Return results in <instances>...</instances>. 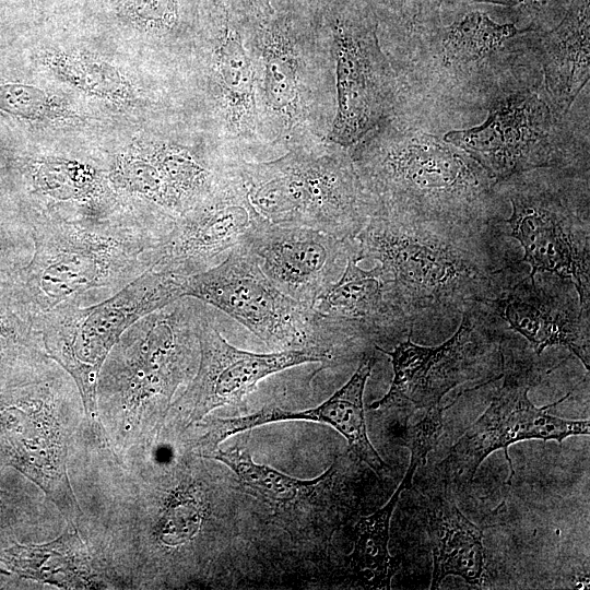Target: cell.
<instances>
[{
  "instance_id": "obj_27",
  "label": "cell",
  "mask_w": 590,
  "mask_h": 590,
  "mask_svg": "<svg viewBox=\"0 0 590 590\" xmlns=\"http://www.w3.org/2000/svg\"><path fill=\"white\" fill-rule=\"evenodd\" d=\"M262 47L269 105L292 117L297 109L299 90L296 54L286 22L275 21L266 27Z\"/></svg>"
},
{
  "instance_id": "obj_3",
  "label": "cell",
  "mask_w": 590,
  "mask_h": 590,
  "mask_svg": "<svg viewBox=\"0 0 590 590\" xmlns=\"http://www.w3.org/2000/svg\"><path fill=\"white\" fill-rule=\"evenodd\" d=\"M356 144L351 158L371 216L475 228L502 216L496 180L436 133L393 116Z\"/></svg>"
},
{
  "instance_id": "obj_25",
  "label": "cell",
  "mask_w": 590,
  "mask_h": 590,
  "mask_svg": "<svg viewBox=\"0 0 590 590\" xmlns=\"http://www.w3.org/2000/svg\"><path fill=\"white\" fill-rule=\"evenodd\" d=\"M205 458L221 461L238 476L243 488L282 516H299L311 507H321V496L334 480V464L312 480H298L268 465L253 462L241 447L216 448Z\"/></svg>"
},
{
  "instance_id": "obj_6",
  "label": "cell",
  "mask_w": 590,
  "mask_h": 590,
  "mask_svg": "<svg viewBox=\"0 0 590 590\" xmlns=\"http://www.w3.org/2000/svg\"><path fill=\"white\" fill-rule=\"evenodd\" d=\"M511 205L488 227L518 240L529 276L547 272L569 280L590 311L589 172L535 168L495 182Z\"/></svg>"
},
{
  "instance_id": "obj_12",
  "label": "cell",
  "mask_w": 590,
  "mask_h": 590,
  "mask_svg": "<svg viewBox=\"0 0 590 590\" xmlns=\"http://www.w3.org/2000/svg\"><path fill=\"white\" fill-rule=\"evenodd\" d=\"M78 393L73 379L55 364L0 406L11 463L43 489L72 526L82 510L68 476L69 430L61 417Z\"/></svg>"
},
{
  "instance_id": "obj_24",
  "label": "cell",
  "mask_w": 590,
  "mask_h": 590,
  "mask_svg": "<svg viewBox=\"0 0 590 590\" xmlns=\"http://www.w3.org/2000/svg\"><path fill=\"white\" fill-rule=\"evenodd\" d=\"M428 534L433 548L430 589L439 588L448 576H458L480 587L485 568L482 530L472 523L449 497L430 500Z\"/></svg>"
},
{
  "instance_id": "obj_33",
  "label": "cell",
  "mask_w": 590,
  "mask_h": 590,
  "mask_svg": "<svg viewBox=\"0 0 590 590\" xmlns=\"http://www.w3.org/2000/svg\"><path fill=\"white\" fill-rule=\"evenodd\" d=\"M251 2L257 9L262 10L267 15H271L273 13L270 0H251Z\"/></svg>"
},
{
  "instance_id": "obj_1",
  "label": "cell",
  "mask_w": 590,
  "mask_h": 590,
  "mask_svg": "<svg viewBox=\"0 0 590 590\" xmlns=\"http://www.w3.org/2000/svg\"><path fill=\"white\" fill-rule=\"evenodd\" d=\"M531 33L469 11L446 25L435 14L397 37L394 116L433 133L455 130L505 94L540 85Z\"/></svg>"
},
{
  "instance_id": "obj_16",
  "label": "cell",
  "mask_w": 590,
  "mask_h": 590,
  "mask_svg": "<svg viewBox=\"0 0 590 590\" xmlns=\"http://www.w3.org/2000/svg\"><path fill=\"white\" fill-rule=\"evenodd\" d=\"M497 326L524 338L536 355L565 346L590 367V312L574 284L547 272L520 274L495 297L479 302Z\"/></svg>"
},
{
  "instance_id": "obj_15",
  "label": "cell",
  "mask_w": 590,
  "mask_h": 590,
  "mask_svg": "<svg viewBox=\"0 0 590 590\" xmlns=\"http://www.w3.org/2000/svg\"><path fill=\"white\" fill-rule=\"evenodd\" d=\"M200 357L197 370L182 393L170 404L179 434L201 422L214 409L234 405L252 392L263 378L306 363L331 362L334 357L316 350H284L253 353L227 342L217 329L211 309L202 303L199 316Z\"/></svg>"
},
{
  "instance_id": "obj_7",
  "label": "cell",
  "mask_w": 590,
  "mask_h": 590,
  "mask_svg": "<svg viewBox=\"0 0 590 590\" xmlns=\"http://www.w3.org/2000/svg\"><path fill=\"white\" fill-rule=\"evenodd\" d=\"M486 114L481 125L448 131L444 139L496 181L535 168L589 172V107L560 115L536 85L505 94Z\"/></svg>"
},
{
  "instance_id": "obj_30",
  "label": "cell",
  "mask_w": 590,
  "mask_h": 590,
  "mask_svg": "<svg viewBox=\"0 0 590 590\" xmlns=\"http://www.w3.org/2000/svg\"><path fill=\"white\" fill-rule=\"evenodd\" d=\"M0 110L25 119L47 114V97L34 86L20 83L0 84Z\"/></svg>"
},
{
  "instance_id": "obj_20",
  "label": "cell",
  "mask_w": 590,
  "mask_h": 590,
  "mask_svg": "<svg viewBox=\"0 0 590 590\" xmlns=\"http://www.w3.org/2000/svg\"><path fill=\"white\" fill-rule=\"evenodd\" d=\"M358 248L347 259L341 276L311 304L318 319L334 334L356 344L411 334L388 299L379 267L364 270Z\"/></svg>"
},
{
  "instance_id": "obj_21",
  "label": "cell",
  "mask_w": 590,
  "mask_h": 590,
  "mask_svg": "<svg viewBox=\"0 0 590 590\" xmlns=\"http://www.w3.org/2000/svg\"><path fill=\"white\" fill-rule=\"evenodd\" d=\"M134 507L128 534L133 552L144 553L145 559L152 551L173 554L193 542L208 521L210 504L203 486L184 476L170 486L140 492Z\"/></svg>"
},
{
  "instance_id": "obj_14",
  "label": "cell",
  "mask_w": 590,
  "mask_h": 590,
  "mask_svg": "<svg viewBox=\"0 0 590 590\" xmlns=\"http://www.w3.org/2000/svg\"><path fill=\"white\" fill-rule=\"evenodd\" d=\"M332 34L338 110L330 140L350 146L396 115L398 80L380 50L376 25L366 10H339L332 20Z\"/></svg>"
},
{
  "instance_id": "obj_22",
  "label": "cell",
  "mask_w": 590,
  "mask_h": 590,
  "mask_svg": "<svg viewBox=\"0 0 590 590\" xmlns=\"http://www.w3.org/2000/svg\"><path fill=\"white\" fill-rule=\"evenodd\" d=\"M589 13V0H574L553 28L531 33L540 91L560 115L575 105L590 76Z\"/></svg>"
},
{
  "instance_id": "obj_23",
  "label": "cell",
  "mask_w": 590,
  "mask_h": 590,
  "mask_svg": "<svg viewBox=\"0 0 590 590\" xmlns=\"http://www.w3.org/2000/svg\"><path fill=\"white\" fill-rule=\"evenodd\" d=\"M0 564L12 573L62 589L105 588V575L76 528L45 544L0 550Z\"/></svg>"
},
{
  "instance_id": "obj_17",
  "label": "cell",
  "mask_w": 590,
  "mask_h": 590,
  "mask_svg": "<svg viewBox=\"0 0 590 590\" xmlns=\"http://www.w3.org/2000/svg\"><path fill=\"white\" fill-rule=\"evenodd\" d=\"M266 221L251 205L239 176L175 220L154 251L153 271L192 275L244 245Z\"/></svg>"
},
{
  "instance_id": "obj_2",
  "label": "cell",
  "mask_w": 590,
  "mask_h": 590,
  "mask_svg": "<svg viewBox=\"0 0 590 590\" xmlns=\"http://www.w3.org/2000/svg\"><path fill=\"white\" fill-rule=\"evenodd\" d=\"M355 240L362 260L378 261L388 299L411 335L456 328L464 310L522 274L488 226L371 216Z\"/></svg>"
},
{
  "instance_id": "obj_9",
  "label": "cell",
  "mask_w": 590,
  "mask_h": 590,
  "mask_svg": "<svg viewBox=\"0 0 590 590\" xmlns=\"http://www.w3.org/2000/svg\"><path fill=\"white\" fill-rule=\"evenodd\" d=\"M250 199L269 223L315 228L341 239L355 238L371 216L345 155L294 156L260 165Z\"/></svg>"
},
{
  "instance_id": "obj_18",
  "label": "cell",
  "mask_w": 590,
  "mask_h": 590,
  "mask_svg": "<svg viewBox=\"0 0 590 590\" xmlns=\"http://www.w3.org/2000/svg\"><path fill=\"white\" fill-rule=\"evenodd\" d=\"M244 245L281 292L308 306L341 276L357 250L355 238L269 222Z\"/></svg>"
},
{
  "instance_id": "obj_29",
  "label": "cell",
  "mask_w": 590,
  "mask_h": 590,
  "mask_svg": "<svg viewBox=\"0 0 590 590\" xmlns=\"http://www.w3.org/2000/svg\"><path fill=\"white\" fill-rule=\"evenodd\" d=\"M452 404L453 402L446 408L436 405L427 409L423 418L409 427L404 439L411 452L410 461H414L418 467L426 463L428 452L436 447L444 430L442 412Z\"/></svg>"
},
{
  "instance_id": "obj_10",
  "label": "cell",
  "mask_w": 590,
  "mask_h": 590,
  "mask_svg": "<svg viewBox=\"0 0 590 590\" xmlns=\"http://www.w3.org/2000/svg\"><path fill=\"white\" fill-rule=\"evenodd\" d=\"M184 296L215 307L276 350H316L335 356L332 338L311 307L281 292L245 245L214 267L187 275Z\"/></svg>"
},
{
  "instance_id": "obj_5",
  "label": "cell",
  "mask_w": 590,
  "mask_h": 590,
  "mask_svg": "<svg viewBox=\"0 0 590 590\" xmlns=\"http://www.w3.org/2000/svg\"><path fill=\"white\" fill-rule=\"evenodd\" d=\"M172 227L140 220L36 225L32 257L13 276L38 315L69 300L96 304L151 270Z\"/></svg>"
},
{
  "instance_id": "obj_28",
  "label": "cell",
  "mask_w": 590,
  "mask_h": 590,
  "mask_svg": "<svg viewBox=\"0 0 590 590\" xmlns=\"http://www.w3.org/2000/svg\"><path fill=\"white\" fill-rule=\"evenodd\" d=\"M217 68L232 122L249 123L255 115L252 64L239 33L227 20L217 49Z\"/></svg>"
},
{
  "instance_id": "obj_31",
  "label": "cell",
  "mask_w": 590,
  "mask_h": 590,
  "mask_svg": "<svg viewBox=\"0 0 590 590\" xmlns=\"http://www.w3.org/2000/svg\"><path fill=\"white\" fill-rule=\"evenodd\" d=\"M469 2H484L500 4L516 9L524 17L529 19L528 28L532 32H545L553 28L551 21L563 19L574 0H459Z\"/></svg>"
},
{
  "instance_id": "obj_13",
  "label": "cell",
  "mask_w": 590,
  "mask_h": 590,
  "mask_svg": "<svg viewBox=\"0 0 590 590\" xmlns=\"http://www.w3.org/2000/svg\"><path fill=\"white\" fill-rule=\"evenodd\" d=\"M504 382L484 413L451 447L438 470L447 486L461 491L468 486L483 462L497 449H503L510 473L515 475L508 447L527 439L555 440L559 446L569 436L589 435V420H566L548 410L567 399L538 408L528 397L540 375L531 361L507 362L503 357Z\"/></svg>"
},
{
  "instance_id": "obj_4",
  "label": "cell",
  "mask_w": 590,
  "mask_h": 590,
  "mask_svg": "<svg viewBox=\"0 0 590 590\" xmlns=\"http://www.w3.org/2000/svg\"><path fill=\"white\" fill-rule=\"evenodd\" d=\"M201 306L192 297L176 299L131 324L110 350L99 374L97 409L116 445L158 435L176 391L198 367Z\"/></svg>"
},
{
  "instance_id": "obj_32",
  "label": "cell",
  "mask_w": 590,
  "mask_h": 590,
  "mask_svg": "<svg viewBox=\"0 0 590 590\" xmlns=\"http://www.w3.org/2000/svg\"><path fill=\"white\" fill-rule=\"evenodd\" d=\"M387 11L397 26V37L437 13L440 0H373Z\"/></svg>"
},
{
  "instance_id": "obj_26",
  "label": "cell",
  "mask_w": 590,
  "mask_h": 590,
  "mask_svg": "<svg viewBox=\"0 0 590 590\" xmlns=\"http://www.w3.org/2000/svg\"><path fill=\"white\" fill-rule=\"evenodd\" d=\"M418 465L410 461L406 473L390 499L375 512L362 517L355 526L354 547L350 566L357 580L366 588L390 589L398 562L388 550L392 514L401 494L412 486Z\"/></svg>"
},
{
  "instance_id": "obj_11",
  "label": "cell",
  "mask_w": 590,
  "mask_h": 590,
  "mask_svg": "<svg viewBox=\"0 0 590 590\" xmlns=\"http://www.w3.org/2000/svg\"><path fill=\"white\" fill-rule=\"evenodd\" d=\"M502 331L480 303L463 311L455 333L438 346H422L409 334L392 351L374 347L391 358L388 392L369 405L375 411H415L439 405L455 387L503 376Z\"/></svg>"
},
{
  "instance_id": "obj_19",
  "label": "cell",
  "mask_w": 590,
  "mask_h": 590,
  "mask_svg": "<svg viewBox=\"0 0 590 590\" xmlns=\"http://www.w3.org/2000/svg\"><path fill=\"white\" fill-rule=\"evenodd\" d=\"M374 364V354L364 353L350 380L316 408L303 411L264 408L239 417H217L203 422L198 425V434L189 444L190 449L205 457L226 438L240 432L274 422L312 421L335 428L347 440L353 455L380 474L388 465L369 440L363 401L365 385Z\"/></svg>"
},
{
  "instance_id": "obj_8",
  "label": "cell",
  "mask_w": 590,
  "mask_h": 590,
  "mask_svg": "<svg viewBox=\"0 0 590 590\" xmlns=\"http://www.w3.org/2000/svg\"><path fill=\"white\" fill-rule=\"evenodd\" d=\"M185 276L148 270L96 304L69 300L38 316L45 351L75 382L92 426L101 427L97 385L110 350L140 318L185 297Z\"/></svg>"
}]
</instances>
